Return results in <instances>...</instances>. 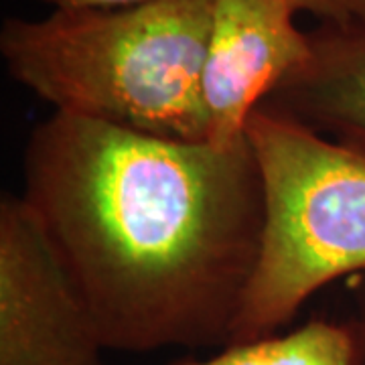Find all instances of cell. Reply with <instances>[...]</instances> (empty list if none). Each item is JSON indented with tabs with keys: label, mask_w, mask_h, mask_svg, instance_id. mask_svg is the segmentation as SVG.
I'll list each match as a JSON object with an SVG mask.
<instances>
[{
	"label": "cell",
	"mask_w": 365,
	"mask_h": 365,
	"mask_svg": "<svg viewBox=\"0 0 365 365\" xmlns=\"http://www.w3.org/2000/svg\"><path fill=\"white\" fill-rule=\"evenodd\" d=\"M21 197L108 351L230 345L264 230L248 136L189 143L53 112L26 138Z\"/></svg>",
	"instance_id": "6da1fadb"
},
{
	"label": "cell",
	"mask_w": 365,
	"mask_h": 365,
	"mask_svg": "<svg viewBox=\"0 0 365 365\" xmlns=\"http://www.w3.org/2000/svg\"><path fill=\"white\" fill-rule=\"evenodd\" d=\"M213 2L146 0L9 16L0 57L16 83L59 114L203 143L201 71Z\"/></svg>",
	"instance_id": "7a4b0ae2"
},
{
	"label": "cell",
	"mask_w": 365,
	"mask_h": 365,
	"mask_svg": "<svg viewBox=\"0 0 365 365\" xmlns=\"http://www.w3.org/2000/svg\"><path fill=\"white\" fill-rule=\"evenodd\" d=\"M246 136L264 230L230 343L278 333L321 288L365 272V150L266 106L254 110Z\"/></svg>",
	"instance_id": "3957f363"
},
{
	"label": "cell",
	"mask_w": 365,
	"mask_h": 365,
	"mask_svg": "<svg viewBox=\"0 0 365 365\" xmlns=\"http://www.w3.org/2000/svg\"><path fill=\"white\" fill-rule=\"evenodd\" d=\"M81 292L23 197L0 201V365H104Z\"/></svg>",
	"instance_id": "277c9868"
},
{
	"label": "cell",
	"mask_w": 365,
	"mask_h": 365,
	"mask_svg": "<svg viewBox=\"0 0 365 365\" xmlns=\"http://www.w3.org/2000/svg\"><path fill=\"white\" fill-rule=\"evenodd\" d=\"M294 16L284 0L213 2L201 71L207 143H242L254 110L307 59L309 33Z\"/></svg>",
	"instance_id": "5b68a950"
},
{
	"label": "cell",
	"mask_w": 365,
	"mask_h": 365,
	"mask_svg": "<svg viewBox=\"0 0 365 365\" xmlns=\"http://www.w3.org/2000/svg\"><path fill=\"white\" fill-rule=\"evenodd\" d=\"M309 41L307 59L260 106L365 150V21L319 25Z\"/></svg>",
	"instance_id": "8992f818"
},
{
	"label": "cell",
	"mask_w": 365,
	"mask_h": 365,
	"mask_svg": "<svg viewBox=\"0 0 365 365\" xmlns=\"http://www.w3.org/2000/svg\"><path fill=\"white\" fill-rule=\"evenodd\" d=\"M170 365H357L351 323L311 319L288 333L230 343L209 359H179Z\"/></svg>",
	"instance_id": "52a82bcc"
},
{
	"label": "cell",
	"mask_w": 365,
	"mask_h": 365,
	"mask_svg": "<svg viewBox=\"0 0 365 365\" xmlns=\"http://www.w3.org/2000/svg\"><path fill=\"white\" fill-rule=\"evenodd\" d=\"M294 13H309L321 25H349L365 21V0H284Z\"/></svg>",
	"instance_id": "ba28073f"
},
{
	"label": "cell",
	"mask_w": 365,
	"mask_h": 365,
	"mask_svg": "<svg viewBox=\"0 0 365 365\" xmlns=\"http://www.w3.org/2000/svg\"><path fill=\"white\" fill-rule=\"evenodd\" d=\"M351 304L353 313L349 323L357 341V365H365V272L353 276Z\"/></svg>",
	"instance_id": "9c48e42d"
},
{
	"label": "cell",
	"mask_w": 365,
	"mask_h": 365,
	"mask_svg": "<svg viewBox=\"0 0 365 365\" xmlns=\"http://www.w3.org/2000/svg\"><path fill=\"white\" fill-rule=\"evenodd\" d=\"M51 6V11H83V9H118V6H132L146 0H39Z\"/></svg>",
	"instance_id": "30bf717a"
}]
</instances>
